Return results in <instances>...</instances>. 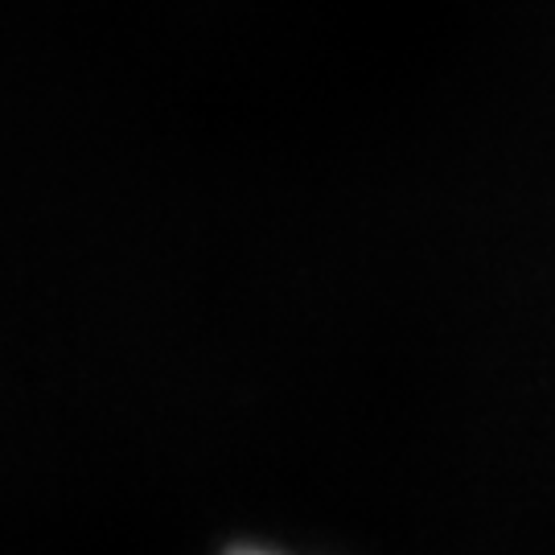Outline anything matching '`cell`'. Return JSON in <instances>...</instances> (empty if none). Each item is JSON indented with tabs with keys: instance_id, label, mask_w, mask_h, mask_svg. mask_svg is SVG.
<instances>
[{
	"instance_id": "1",
	"label": "cell",
	"mask_w": 555,
	"mask_h": 555,
	"mask_svg": "<svg viewBox=\"0 0 555 555\" xmlns=\"http://www.w3.org/2000/svg\"><path fill=\"white\" fill-rule=\"evenodd\" d=\"M231 555H276V552H263V547H235Z\"/></svg>"
}]
</instances>
